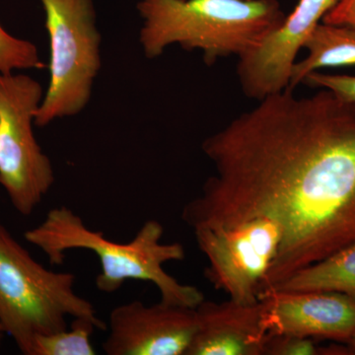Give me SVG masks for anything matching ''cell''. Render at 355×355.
Masks as SVG:
<instances>
[{"label": "cell", "mask_w": 355, "mask_h": 355, "mask_svg": "<svg viewBox=\"0 0 355 355\" xmlns=\"http://www.w3.org/2000/svg\"><path fill=\"white\" fill-rule=\"evenodd\" d=\"M96 330L97 324L87 318H73L70 328L38 336L31 355H95L91 336Z\"/></svg>", "instance_id": "obj_14"}, {"label": "cell", "mask_w": 355, "mask_h": 355, "mask_svg": "<svg viewBox=\"0 0 355 355\" xmlns=\"http://www.w3.org/2000/svg\"><path fill=\"white\" fill-rule=\"evenodd\" d=\"M50 40V83L35 125L46 127L87 107L102 67V37L92 0H40Z\"/></svg>", "instance_id": "obj_5"}, {"label": "cell", "mask_w": 355, "mask_h": 355, "mask_svg": "<svg viewBox=\"0 0 355 355\" xmlns=\"http://www.w3.org/2000/svg\"><path fill=\"white\" fill-rule=\"evenodd\" d=\"M322 22L355 28V0H338Z\"/></svg>", "instance_id": "obj_18"}, {"label": "cell", "mask_w": 355, "mask_h": 355, "mask_svg": "<svg viewBox=\"0 0 355 355\" xmlns=\"http://www.w3.org/2000/svg\"><path fill=\"white\" fill-rule=\"evenodd\" d=\"M303 49L307 55L292 67L288 85L291 90L312 72L355 65V28L320 22L308 35Z\"/></svg>", "instance_id": "obj_12"}, {"label": "cell", "mask_w": 355, "mask_h": 355, "mask_svg": "<svg viewBox=\"0 0 355 355\" xmlns=\"http://www.w3.org/2000/svg\"><path fill=\"white\" fill-rule=\"evenodd\" d=\"M164 228L157 220L146 221L128 243L112 241L101 231L92 230L67 207H55L36 227L26 231V241L39 248L51 265L64 263L71 250H87L100 261L96 277L98 291L114 293L128 280L151 282L157 287L161 302L197 308L205 300L198 287L178 282L166 272L168 261H183L186 253L180 243L161 242Z\"/></svg>", "instance_id": "obj_2"}, {"label": "cell", "mask_w": 355, "mask_h": 355, "mask_svg": "<svg viewBox=\"0 0 355 355\" xmlns=\"http://www.w3.org/2000/svg\"><path fill=\"white\" fill-rule=\"evenodd\" d=\"M139 44L154 60L177 44L200 51L207 65L241 58L284 24L277 0H139Z\"/></svg>", "instance_id": "obj_3"}, {"label": "cell", "mask_w": 355, "mask_h": 355, "mask_svg": "<svg viewBox=\"0 0 355 355\" xmlns=\"http://www.w3.org/2000/svg\"><path fill=\"white\" fill-rule=\"evenodd\" d=\"M107 330L108 355H186L197 331L196 308L133 300L111 311Z\"/></svg>", "instance_id": "obj_8"}, {"label": "cell", "mask_w": 355, "mask_h": 355, "mask_svg": "<svg viewBox=\"0 0 355 355\" xmlns=\"http://www.w3.org/2000/svg\"><path fill=\"white\" fill-rule=\"evenodd\" d=\"M272 289L338 292L355 299V243L306 266Z\"/></svg>", "instance_id": "obj_13"}, {"label": "cell", "mask_w": 355, "mask_h": 355, "mask_svg": "<svg viewBox=\"0 0 355 355\" xmlns=\"http://www.w3.org/2000/svg\"><path fill=\"white\" fill-rule=\"evenodd\" d=\"M44 67L36 44L12 36L0 25V73Z\"/></svg>", "instance_id": "obj_15"}, {"label": "cell", "mask_w": 355, "mask_h": 355, "mask_svg": "<svg viewBox=\"0 0 355 355\" xmlns=\"http://www.w3.org/2000/svg\"><path fill=\"white\" fill-rule=\"evenodd\" d=\"M214 168L187 203L191 228L270 217L284 230L261 292L355 243V103L286 88L203 140ZM260 295V294H259Z\"/></svg>", "instance_id": "obj_1"}, {"label": "cell", "mask_w": 355, "mask_h": 355, "mask_svg": "<svg viewBox=\"0 0 355 355\" xmlns=\"http://www.w3.org/2000/svg\"><path fill=\"white\" fill-rule=\"evenodd\" d=\"M303 83L327 89L345 101L355 103V76L314 71L306 77Z\"/></svg>", "instance_id": "obj_17"}, {"label": "cell", "mask_w": 355, "mask_h": 355, "mask_svg": "<svg viewBox=\"0 0 355 355\" xmlns=\"http://www.w3.org/2000/svg\"><path fill=\"white\" fill-rule=\"evenodd\" d=\"M265 304L270 335L321 338L349 343L355 331V299L331 291L268 289Z\"/></svg>", "instance_id": "obj_9"}, {"label": "cell", "mask_w": 355, "mask_h": 355, "mask_svg": "<svg viewBox=\"0 0 355 355\" xmlns=\"http://www.w3.org/2000/svg\"><path fill=\"white\" fill-rule=\"evenodd\" d=\"M6 336V333H4L3 330L1 329V327H0V347H1L2 343H3L4 336Z\"/></svg>", "instance_id": "obj_20"}, {"label": "cell", "mask_w": 355, "mask_h": 355, "mask_svg": "<svg viewBox=\"0 0 355 355\" xmlns=\"http://www.w3.org/2000/svg\"><path fill=\"white\" fill-rule=\"evenodd\" d=\"M311 338L289 335H273L266 343L263 355H316L322 354Z\"/></svg>", "instance_id": "obj_16"}, {"label": "cell", "mask_w": 355, "mask_h": 355, "mask_svg": "<svg viewBox=\"0 0 355 355\" xmlns=\"http://www.w3.org/2000/svg\"><path fill=\"white\" fill-rule=\"evenodd\" d=\"M76 275L38 263L0 224V327L23 354L35 340L67 329V318H87L106 331L94 305L74 291Z\"/></svg>", "instance_id": "obj_4"}, {"label": "cell", "mask_w": 355, "mask_h": 355, "mask_svg": "<svg viewBox=\"0 0 355 355\" xmlns=\"http://www.w3.org/2000/svg\"><path fill=\"white\" fill-rule=\"evenodd\" d=\"M209 260L205 275L236 302H258L261 286L279 254L284 230L270 217H257L230 227L193 229Z\"/></svg>", "instance_id": "obj_7"}, {"label": "cell", "mask_w": 355, "mask_h": 355, "mask_svg": "<svg viewBox=\"0 0 355 355\" xmlns=\"http://www.w3.org/2000/svg\"><path fill=\"white\" fill-rule=\"evenodd\" d=\"M347 343H349V349L347 350L350 352L349 354H355V331Z\"/></svg>", "instance_id": "obj_19"}, {"label": "cell", "mask_w": 355, "mask_h": 355, "mask_svg": "<svg viewBox=\"0 0 355 355\" xmlns=\"http://www.w3.org/2000/svg\"><path fill=\"white\" fill-rule=\"evenodd\" d=\"M197 331L186 355H263L270 338L265 304L203 300L196 308Z\"/></svg>", "instance_id": "obj_10"}, {"label": "cell", "mask_w": 355, "mask_h": 355, "mask_svg": "<svg viewBox=\"0 0 355 355\" xmlns=\"http://www.w3.org/2000/svg\"><path fill=\"white\" fill-rule=\"evenodd\" d=\"M338 2L299 0L294 10L286 15L284 24L254 51V60L261 69L272 76H288L308 35Z\"/></svg>", "instance_id": "obj_11"}, {"label": "cell", "mask_w": 355, "mask_h": 355, "mask_svg": "<svg viewBox=\"0 0 355 355\" xmlns=\"http://www.w3.org/2000/svg\"><path fill=\"white\" fill-rule=\"evenodd\" d=\"M44 95L41 83L27 74L0 73V186L24 216H31L55 181L33 128Z\"/></svg>", "instance_id": "obj_6"}]
</instances>
